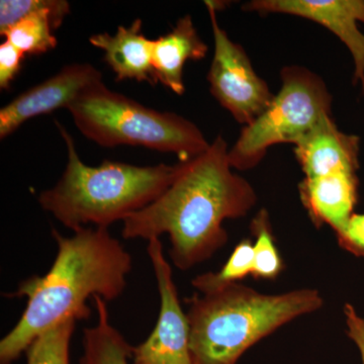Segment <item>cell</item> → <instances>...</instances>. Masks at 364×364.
Listing matches in <instances>:
<instances>
[{
	"label": "cell",
	"mask_w": 364,
	"mask_h": 364,
	"mask_svg": "<svg viewBox=\"0 0 364 364\" xmlns=\"http://www.w3.org/2000/svg\"><path fill=\"white\" fill-rule=\"evenodd\" d=\"M282 88L272 105L252 124L242 129L229 150L232 168L252 169L277 144L296 145L326 116H331L332 97L323 79L305 67L280 71Z\"/></svg>",
	"instance_id": "cell-6"
},
{
	"label": "cell",
	"mask_w": 364,
	"mask_h": 364,
	"mask_svg": "<svg viewBox=\"0 0 364 364\" xmlns=\"http://www.w3.org/2000/svg\"><path fill=\"white\" fill-rule=\"evenodd\" d=\"M214 35L215 52L207 79L213 97L238 123L249 126L272 105L267 81L256 73L245 50L230 39L217 20V9L205 1Z\"/></svg>",
	"instance_id": "cell-7"
},
{
	"label": "cell",
	"mask_w": 364,
	"mask_h": 364,
	"mask_svg": "<svg viewBox=\"0 0 364 364\" xmlns=\"http://www.w3.org/2000/svg\"><path fill=\"white\" fill-rule=\"evenodd\" d=\"M243 11L259 14H284L299 16L325 26L338 37L354 61V83L364 92V35L358 23H364L363 0H252Z\"/></svg>",
	"instance_id": "cell-9"
},
{
	"label": "cell",
	"mask_w": 364,
	"mask_h": 364,
	"mask_svg": "<svg viewBox=\"0 0 364 364\" xmlns=\"http://www.w3.org/2000/svg\"><path fill=\"white\" fill-rule=\"evenodd\" d=\"M301 202L314 224L328 225L338 235L353 215L358 200L355 172H332L327 176L306 178L299 184Z\"/></svg>",
	"instance_id": "cell-12"
},
{
	"label": "cell",
	"mask_w": 364,
	"mask_h": 364,
	"mask_svg": "<svg viewBox=\"0 0 364 364\" xmlns=\"http://www.w3.org/2000/svg\"><path fill=\"white\" fill-rule=\"evenodd\" d=\"M26 55L9 41L0 45V88L9 90L21 69Z\"/></svg>",
	"instance_id": "cell-20"
},
{
	"label": "cell",
	"mask_w": 364,
	"mask_h": 364,
	"mask_svg": "<svg viewBox=\"0 0 364 364\" xmlns=\"http://www.w3.org/2000/svg\"><path fill=\"white\" fill-rule=\"evenodd\" d=\"M186 301L193 364H237L259 340L323 306L316 289L264 294L240 284Z\"/></svg>",
	"instance_id": "cell-4"
},
{
	"label": "cell",
	"mask_w": 364,
	"mask_h": 364,
	"mask_svg": "<svg viewBox=\"0 0 364 364\" xmlns=\"http://www.w3.org/2000/svg\"><path fill=\"white\" fill-rule=\"evenodd\" d=\"M70 13L65 0H43L42 6L32 14L9 26L0 35L26 55H41L57 46L54 31Z\"/></svg>",
	"instance_id": "cell-15"
},
{
	"label": "cell",
	"mask_w": 364,
	"mask_h": 364,
	"mask_svg": "<svg viewBox=\"0 0 364 364\" xmlns=\"http://www.w3.org/2000/svg\"><path fill=\"white\" fill-rule=\"evenodd\" d=\"M253 263V244L243 240L235 247L219 272L198 275L191 280V284L202 294L215 293L231 284H239L247 275L252 274Z\"/></svg>",
	"instance_id": "cell-17"
},
{
	"label": "cell",
	"mask_w": 364,
	"mask_h": 364,
	"mask_svg": "<svg viewBox=\"0 0 364 364\" xmlns=\"http://www.w3.org/2000/svg\"><path fill=\"white\" fill-rule=\"evenodd\" d=\"M339 245L356 256H364V215L353 214L337 235Z\"/></svg>",
	"instance_id": "cell-21"
},
{
	"label": "cell",
	"mask_w": 364,
	"mask_h": 364,
	"mask_svg": "<svg viewBox=\"0 0 364 364\" xmlns=\"http://www.w3.org/2000/svg\"><path fill=\"white\" fill-rule=\"evenodd\" d=\"M294 147L306 178L358 168V136L340 131L331 116L323 117Z\"/></svg>",
	"instance_id": "cell-11"
},
{
	"label": "cell",
	"mask_w": 364,
	"mask_h": 364,
	"mask_svg": "<svg viewBox=\"0 0 364 364\" xmlns=\"http://www.w3.org/2000/svg\"><path fill=\"white\" fill-rule=\"evenodd\" d=\"M67 109L79 131L104 147L143 146L174 153L181 161L210 147L203 132L186 117L144 107L104 82L85 90Z\"/></svg>",
	"instance_id": "cell-5"
},
{
	"label": "cell",
	"mask_w": 364,
	"mask_h": 364,
	"mask_svg": "<svg viewBox=\"0 0 364 364\" xmlns=\"http://www.w3.org/2000/svg\"><path fill=\"white\" fill-rule=\"evenodd\" d=\"M178 176L156 200L123 222L124 239L169 236L172 262L188 270L210 259L228 242L223 223L252 210L257 196L232 172L228 144L218 136L205 152L181 161Z\"/></svg>",
	"instance_id": "cell-1"
},
{
	"label": "cell",
	"mask_w": 364,
	"mask_h": 364,
	"mask_svg": "<svg viewBox=\"0 0 364 364\" xmlns=\"http://www.w3.org/2000/svg\"><path fill=\"white\" fill-rule=\"evenodd\" d=\"M147 252L156 277L160 312L150 336L134 347L133 364H193L188 315L182 310L172 268L159 238L148 241Z\"/></svg>",
	"instance_id": "cell-8"
},
{
	"label": "cell",
	"mask_w": 364,
	"mask_h": 364,
	"mask_svg": "<svg viewBox=\"0 0 364 364\" xmlns=\"http://www.w3.org/2000/svg\"><path fill=\"white\" fill-rule=\"evenodd\" d=\"M208 46L200 39L189 14L177 21L171 32L153 40L152 66L156 83L160 82L176 95L186 91L183 69L189 60L205 58Z\"/></svg>",
	"instance_id": "cell-14"
},
{
	"label": "cell",
	"mask_w": 364,
	"mask_h": 364,
	"mask_svg": "<svg viewBox=\"0 0 364 364\" xmlns=\"http://www.w3.org/2000/svg\"><path fill=\"white\" fill-rule=\"evenodd\" d=\"M66 144L67 165L56 186L42 191L41 207L76 232L93 224L107 228L149 205L171 186L182 168L176 165L136 166L105 160L91 167L81 161L75 144L56 122Z\"/></svg>",
	"instance_id": "cell-3"
},
{
	"label": "cell",
	"mask_w": 364,
	"mask_h": 364,
	"mask_svg": "<svg viewBox=\"0 0 364 364\" xmlns=\"http://www.w3.org/2000/svg\"><path fill=\"white\" fill-rule=\"evenodd\" d=\"M102 83V72L88 63L62 68L44 82L11 100L0 111V138L11 135L33 117L68 109L85 90Z\"/></svg>",
	"instance_id": "cell-10"
},
{
	"label": "cell",
	"mask_w": 364,
	"mask_h": 364,
	"mask_svg": "<svg viewBox=\"0 0 364 364\" xmlns=\"http://www.w3.org/2000/svg\"><path fill=\"white\" fill-rule=\"evenodd\" d=\"M76 322L69 318L40 334L26 348V364H70V342Z\"/></svg>",
	"instance_id": "cell-18"
},
{
	"label": "cell",
	"mask_w": 364,
	"mask_h": 364,
	"mask_svg": "<svg viewBox=\"0 0 364 364\" xmlns=\"http://www.w3.org/2000/svg\"><path fill=\"white\" fill-rule=\"evenodd\" d=\"M143 21L130 26H119L114 35L102 33L91 36L90 44L105 52V61L116 73L117 80L147 81L156 85L152 66L153 40L142 32Z\"/></svg>",
	"instance_id": "cell-13"
},
{
	"label": "cell",
	"mask_w": 364,
	"mask_h": 364,
	"mask_svg": "<svg viewBox=\"0 0 364 364\" xmlns=\"http://www.w3.org/2000/svg\"><path fill=\"white\" fill-rule=\"evenodd\" d=\"M346 317L347 334L356 344L360 352L361 360L364 364V318L356 313L353 306L346 304L344 306Z\"/></svg>",
	"instance_id": "cell-22"
},
{
	"label": "cell",
	"mask_w": 364,
	"mask_h": 364,
	"mask_svg": "<svg viewBox=\"0 0 364 364\" xmlns=\"http://www.w3.org/2000/svg\"><path fill=\"white\" fill-rule=\"evenodd\" d=\"M97 323L83 331L80 364H130L134 347L112 325L107 301L95 296Z\"/></svg>",
	"instance_id": "cell-16"
},
{
	"label": "cell",
	"mask_w": 364,
	"mask_h": 364,
	"mask_svg": "<svg viewBox=\"0 0 364 364\" xmlns=\"http://www.w3.org/2000/svg\"><path fill=\"white\" fill-rule=\"evenodd\" d=\"M252 231L256 239L253 245V277L263 279H277L282 272L284 263L275 245L267 210H260L254 218Z\"/></svg>",
	"instance_id": "cell-19"
},
{
	"label": "cell",
	"mask_w": 364,
	"mask_h": 364,
	"mask_svg": "<svg viewBox=\"0 0 364 364\" xmlns=\"http://www.w3.org/2000/svg\"><path fill=\"white\" fill-rule=\"evenodd\" d=\"M52 236L57 255L44 277L21 282L11 298L28 299L23 315L0 342V364H11L40 334L69 318L90 317L87 299L114 301L123 294L132 270L131 254L107 228H82Z\"/></svg>",
	"instance_id": "cell-2"
}]
</instances>
